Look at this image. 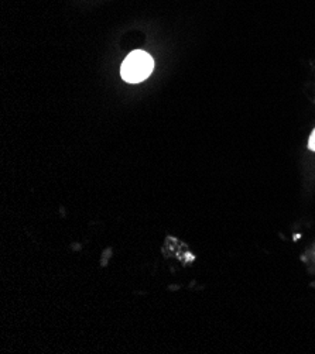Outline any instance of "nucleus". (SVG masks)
<instances>
[{
  "instance_id": "f257e3e1",
  "label": "nucleus",
  "mask_w": 315,
  "mask_h": 354,
  "mask_svg": "<svg viewBox=\"0 0 315 354\" xmlns=\"http://www.w3.org/2000/svg\"><path fill=\"white\" fill-rule=\"evenodd\" d=\"M154 68V61L146 51L137 50L130 53L120 68L122 78L129 84H138L150 77Z\"/></svg>"
},
{
  "instance_id": "f03ea898",
  "label": "nucleus",
  "mask_w": 315,
  "mask_h": 354,
  "mask_svg": "<svg viewBox=\"0 0 315 354\" xmlns=\"http://www.w3.org/2000/svg\"><path fill=\"white\" fill-rule=\"evenodd\" d=\"M308 147H309V150L315 151V130L312 131V134H311V137H309V141H308Z\"/></svg>"
}]
</instances>
